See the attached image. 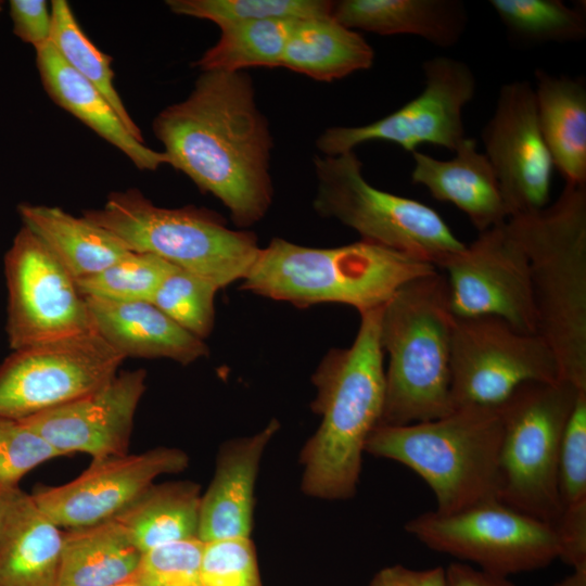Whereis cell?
Wrapping results in <instances>:
<instances>
[{
    "label": "cell",
    "instance_id": "obj_44",
    "mask_svg": "<svg viewBox=\"0 0 586 586\" xmlns=\"http://www.w3.org/2000/svg\"><path fill=\"white\" fill-rule=\"evenodd\" d=\"M573 572L552 586H586V565L572 568Z\"/></svg>",
    "mask_w": 586,
    "mask_h": 586
},
{
    "label": "cell",
    "instance_id": "obj_37",
    "mask_svg": "<svg viewBox=\"0 0 586 586\" xmlns=\"http://www.w3.org/2000/svg\"><path fill=\"white\" fill-rule=\"evenodd\" d=\"M62 456L21 420L0 417V492L18 487L29 471Z\"/></svg>",
    "mask_w": 586,
    "mask_h": 586
},
{
    "label": "cell",
    "instance_id": "obj_38",
    "mask_svg": "<svg viewBox=\"0 0 586 586\" xmlns=\"http://www.w3.org/2000/svg\"><path fill=\"white\" fill-rule=\"evenodd\" d=\"M201 579L202 586H263L251 538L204 543Z\"/></svg>",
    "mask_w": 586,
    "mask_h": 586
},
{
    "label": "cell",
    "instance_id": "obj_4",
    "mask_svg": "<svg viewBox=\"0 0 586 586\" xmlns=\"http://www.w3.org/2000/svg\"><path fill=\"white\" fill-rule=\"evenodd\" d=\"M437 270L365 240L318 249L275 238L259 250L241 288L297 307L339 303L362 314L383 307L406 283Z\"/></svg>",
    "mask_w": 586,
    "mask_h": 586
},
{
    "label": "cell",
    "instance_id": "obj_7",
    "mask_svg": "<svg viewBox=\"0 0 586 586\" xmlns=\"http://www.w3.org/2000/svg\"><path fill=\"white\" fill-rule=\"evenodd\" d=\"M84 216L129 251L157 256L219 289L243 280L260 250L252 232L228 228L214 212L160 207L135 188L111 193Z\"/></svg>",
    "mask_w": 586,
    "mask_h": 586
},
{
    "label": "cell",
    "instance_id": "obj_9",
    "mask_svg": "<svg viewBox=\"0 0 586 586\" xmlns=\"http://www.w3.org/2000/svg\"><path fill=\"white\" fill-rule=\"evenodd\" d=\"M579 392L562 380L532 381L517 387L499 407V500L553 526L563 511L558 480L560 445Z\"/></svg>",
    "mask_w": 586,
    "mask_h": 586
},
{
    "label": "cell",
    "instance_id": "obj_16",
    "mask_svg": "<svg viewBox=\"0 0 586 586\" xmlns=\"http://www.w3.org/2000/svg\"><path fill=\"white\" fill-rule=\"evenodd\" d=\"M482 140L508 219L549 205L555 166L540 131L534 88L528 81L513 80L501 86Z\"/></svg>",
    "mask_w": 586,
    "mask_h": 586
},
{
    "label": "cell",
    "instance_id": "obj_18",
    "mask_svg": "<svg viewBox=\"0 0 586 586\" xmlns=\"http://www.w3.org/2000/svg\"><path fill=\"white\" fill-rule=\"evenodd\" d=\"M145 380L144 369L124 371L87 395L21 421L63 456L84 453L100 460L126 455Z\"/></svg>",
    "mask_w": 586,
    "mask_h": 586
},
{
    "label": "cell",
    "instance_id": "obj_25",
    "mask_svg": "<svg viewBox=\"0 0 586 586\" xmlns=\"http://www.w3.org/2000/svg\"><path fill=\"white\" fill-rule=\"evenodd\" d=\"M534 88L538 124L553 166L565 183L586 184V84L537 68Z\"/></svg>",
    "mask_w": 586,
    "mask_h": 586
},
{
    "label": "cell",
    "instance_id": "obj_3",
    "mask_svg": "<svg viewBox=\"0 0 586 586\" xmlns=\"http://www.w3.org/2000/svg\"><path fill=\"white\" fill-rule=\"evenodd\" d=\"M507 222L528 259L537 334L560 380L586 391V184L565 183L555 203Z\"/></svg>",
    "mask_w": 586,
    "mask_h": 586
},
{
    "label": "cell",
    "instance_id": "obj_6",
    "mask_svg": "<svg viewBox=\"0 0 586 586\" xmlns=\"http://www.w3.org/2000/svg\"><path fill=\"white\" fill-rule=\"evenodd\" d=\"M499 407L464 406L437 419L378 425L365 451L397 461L432 489L440 513L499 500Z\"/></svg>",
    "mask_w": 586,
    "mask_h": 586
},
{
    "label": "cell",
    "instance_id": "obj_19",
    "mask_svg": "<svg viewBox=\"0 0 586 586\" xmlns=\"http://www.w3.org/2000/svg\"><path fill=\"white\" fill-rule=\"evenodd\" d=\"M279 426L278 420L272 419L256 434L222 444L213 480L201 497L202 542L250 537L259 463Z\"/></svg>",
    "mask_w": 586,
    "mask_h": 586
},
{
    "label": "cell",
    "instance_id": "obj_23",
    "mask_svg": "<svg viewBox=\"0 0 586 586\" xmlns=\"http://www.w3.org/2000/svg\"><path fill=\"white\" fill-rule=\"evenodd\" d=\"M36 64L52 101L123 152L138 169L156 170L168 165L166 154L136 139L105 97L67 65L50 42L36 50Z\"/></svg>",
    "mask_w": 586,
    "mask_h": 586
},
{
    "label": "cell",
    "instance_id": "obj_45",
    "mask_svg": "<svg viewBox=\"0 0 586 586\" xmlns=\"http://www.w3.org/2000/svg\"><path fill=\"white\" fill-rule=\"evenodd\" d=\"M117 586H137L133 582H127V583H124V584H120V585H117Z\"/></svg>",
    "mask_w": 586,
    "mask_h": 586
},
{
    "label": "cell",
    "instance_id": "obj_31",
    "mask_svg": "<svg viewBox=\"0 0 586 586\" xmlns=\"http://www.w3.org/2000/svg\"><path fill=\"white\" fill-rule=\"evenodd\" d=\"M51 12L50 43L67 65L105 97L130 133L144 142L140 128L114 87L112 58L102 52L86 35L66 0H52Z\"/></svg>",
    "mask_w": 586,
    "mask_h": 586
},
{
    "label": "cell",
    "instance_id": "obj_28",
    "mask_svg": "<svg viewBox=\"0 0 586 586\" xmlns=\"http://www.w3.org/2000/svg\"><path fill=\"white\" fill-rule=\"evenodd\" d=\"M373 61V48L361 34L330 15L296 21L281 67L329 82L368 69Z\"/></svg>",
    "mask_w": 586,
    "mask_h": 586
},
{
    "label": "cell",
    "instance_id": "obj_35",
    "mask_svg": "<svg viewBox=\"0 0 586 586\" xmlns=\"http://www.w3.org/2000/svg\"><path fill=\"white\" fill-rule=\"evenodd\" d=\"M218 290L208 279L175 266L158 285L151 303L183 329L204 340L214 327Z\"/></svg>",
    "mask_w": 586,
    "mask_h": 586
},
{
    "label": "cell",
    "instance_id": "obj_20",
    "mask_svg": "<svg viewBox=\"0 0 586 586\" xmlns=\"http://www.w3.org/2000/svg\"><path fill=\"white\" fill-rule=\"evenodd\" d=\"M63 532L18 487L0 492V586H59Z\"/></svg>",
    "mask_w": 586,
    "mask_h": 586
},
{
    "label": "cell",
    "instance_id": "obj_2",
    "mask_svg": "<svg viewBox=\"0 0 586 586\" xmlns=\"http://www.w3.org/2000/svg\"><path fill=\"white\" fill-rule=\"evenodd\" d=\"M382 308L360 314L352 345L329 351L311 377V409L321 422L301 451L302 491L308 496L334 500L356 493L365 446L384 406Z\"/></svg>",
    "mask_w": 586,
    "mask_h": 586
},
{
    "label": "cell",
    "instance_id": "obj_21",
    "mask_svg": "<svg viewBox=\"0 0 586 586\" xmlns=\"http://www.w3.org/2000/svg\"><path fill=\"white\" fill-rule=\"evenodd\" d=\"M86 301L93 331L125 358H169L189 365L208 354L204 340L151 302Z\"/></svg>",
    "mask_w": 586,
    "mask_h": 586
},
{
    "label": "cell",
    "instance_id": "obj_1",
    "mask_svg": "<svg viewBox=\"0 0 586 586\" xmlns=\"http://www.w3.org/2000/svg\"><path fill=\"white\" fill-rule=\"evenodd\" d=\"M152 128L168 165L217 198L235 226L247 228L267 214L273 143L245 72H202L190 94L163 109Z\"/></svg>",
    "mask_w": 586,
    "mask_h": 586
},
{
    "label": "cell",
    "instance_id": "obj_27",
    "mask_svg": "<svg viewBox=\"0 0 586 586\" xmlns=\"http://www.w3.org/2000/svg\"><path fill=\"white\" fill-rule=\"evenodd\" d=\"M141 556L115 519L66 530L59 586H117L130 582Z\"/></svg>",
    "mask_w": 586,
    "mask_h": 586
},
{
    "label": "cell",
    "instance_id": "obj_15",
    "mask_svg": "<svg viewBox=\"0 0 586 586\" xmlns=\"http://www.w3.org/2000/svg\"><path fill=\"white\" fill-rule=\"evenodd\" d=\"M441 269L455 317L495 316L537 333L528 259L507 221L480 232Z\"/></svg>",
    "mask_w": 586,
    "mask_h": 586
},
{
    "label": "cell",
    "instance_id": "obj_13",
    "mask_svg": "<svg viewBox=\"0 0 586 586\" xmlns=\"http://www.w3.org/2000/svg\"><path fill=\"white\" fill-rule=\"evenodd\" d=\"M424 87L393 113L366 125L327 128L316 145L326 156L352 152L369 141H387L412 153L421 144L455 151L467 137L463 109L473 99L476 80L463 61L438 55L422 64Z\"/></svg>",
    "mask_w": 586,
    "mask_h": 586
},
{
    "label": "cell",
    "instance_id": "obj_43",
    "mask_svg": "<svg viewBox=\"0 0 586 586\" xmlns=\"http://www.w3.org/2000/svg\"><path fill=\"white\" fill-rule=\"evenodd\" d=\"M445 570L448 586H515L507 577L484 572L467 563L454 562Z\"/></svg>",
    "mask_w": 586,
    "mask_h": 586
},
{
    "label": "cell",
    "instance_id": "obj_14",
    "mask_svg": "<svg viewBox=\"0 0 586 586\" xmlns=\"http://www.w3.org/2000/svg\"><path fill=\"white\" fill-rule=\"evenodd\" d=\"M4 273L13 351L93 331L75 279L25 226L4 256Z\"/></svg>",
    "mask_w": 586,
    "mask_h": 586
},
{
    "label": "cell",
    "instance_id": "obj_46",
    "mask_svg": "<svg viewBox=\"0 0 586 586\" xmlns=\"http://www.w3.org/2000/svg\"><path fill=\"white\" fill-rule=\"evenodd\" d=\"M2 8H3V1L0 0V13L2 11Z\"/></svg>",
    "mask_w": 586,
    "mask_h": 586
},
{
    "label": "cell",
    "instance_id": "obj_29",
    "mask_svg": "<svg viewBox=\"0 0 586 586\" xmlns=\"http://www.w3.org/2000/svg\"><path fill=\"white\" fill-rule=\"evenodd\" d=\"M201 497L200 485L190 481L153 483L115 520L143 553L199 538Z\"/></svg>",
    "mask_w": 586,
    "mask_h": 586
},
{
    "label": "cell",
    "instance_id": "obj_24",
    "mask_svg": "<svg viewBox=\"0 0 586 586\" xmlns=\"http://www.w3.org/2000/svg\"><path fill=\"white\" fill-rule=\"evenodd\" d=\"M331 15L356 31L412 35L440 48L457 44L468 24L459 0H341Z\"/></svg>",
    "mask_w": 586,
    "mask_h": 586
},
{
    "label": "cell",
    "instance_id": "obj_42",
    "mask_svg": "<svg viewBox=\"0 0 586 586\" xmlns=\"http://www.w3.org/2000/svg\"><path fill=\"white\" fill-rule=\"evenodd\" d=\"M370 586H448L446 570L437 566L428 570H412L396 564L380 570Z\"/></svg>",
    "mask_w": 586,
    "mask_h": 586
},
{
    "label": "cell",
    "instance_id": "obj_34",
    "mask_svg": "<svg viewBox=\"0 0 586 586\" xmlns=\"http://www.w3.org/2000/svg\"><path fill=\"white\" fill-rule=\"evenodd\" d=\"M175 266L152 254L130 252L104 269L75 280L85 297L115 302H151Z\"/></svg>",
    "mask_w": 586,
    "mask_h": 586
},
{
    "label": "cell",
    "instance_id": "obj_10",
    "mask_svg": "<svg viewBox=\"0 0 586 586\" xmlns=\"http://www.w3.org/2000/svg\"><path fill=\"white\" fill-rule=\"evenodd\" d=\"M405 530L432 550L507 577L550 564L559 556L553 525L500 500L453 512H423Z\"/></svg>",
    "mask_w": 586,
    "mask_h": 586
},
{
    "label": "cell",
    "instance_id": "obj_17",
    "mask_svg": "<svg viewBox=\"0 0 586 586\" xmlns=\"http://www.w3.org/2000/svg\"><path fill=\"white\" fill-rule=\"evenodd\" d=\"M188 463L183 450L169 447L92 460L72 481L38 487L31 496L60 528L93 525L115 519L157 476L181 472Z\"/></svg>",
    "mask_w": 586,
    "mask_h": 586
},
{
    "label": "cell",
    "instance_id": "obj_8",
    "mask_svg": "<svg viewBox=\"0 0 586 586\" xmlns=\"http://www.w3.org/2000/svg\"><path fill=\"white\" fill-rule=\"evenodd\" d=\"M314 207L352 228L360 240L411 255L436 268L466 244L432 207L370 184L355 151L314 160Z\"/></svg>",
    "mask_w": 586,
    "mask_h": 586
},
{
    "label": "cell",
    "instance_id": "obj_39",
    "mask_svg": "<svg viewBox=\"0 0 586 586\" xmlns=\"http://www.w3.org/2000/svg\"><path fill=\"white\" fill-rule=\"evenodd\" d=\"M558 480L563 508L586 499V391L578 393L563 431Z\"/></svg>",
    "mask_w": 586,
    "mask_h": 586
},
{
    "label": "cell",
    "instance_id": "obj_33",
    "mask_svg": "<svg viewBox=\"0 0 586 586\" xmlns=\"http://www.w3.org/2000/svg\"><path fill=\"white\" fill-rule=\"evenodd\" d=\"M170 11L211 21L219 28L257 21L307 20L330 16L327 0H168Z\"/></svg>",
    "mask_w": 586,
    "mask_h": 586
},
{
    "label": "cell",
    "instance_id": "obj_12",
    "mask_svg": "<svg viewBox=\"0 0 586 586\" xmlns=\"http://www.w3.org/2000/svg\"><path fill=\"white\" fill-rule=\"evenodd\" d=\"M124 359L94 331L13 351L0 366V417L23 420L87 395Z\"/></svg>",
    "mask_w": 586,
    "mask_h": 586
},
{
    "label": "cell",
    "instance_id": "obj_22",
    "mask_svg": "<svg viewBox=\"0 0 586 586\" xmlns=\"http://www.w3.org/2000/svg\"><path fill=\"white\" fill-rule=\"evenodd\" d=\"M449 160L412 152L411 180L431 195L449 202L467 215L480 232L500 226L508 213L495 171L473 138L466 137Z\"/></svg>",
    "mask_w": 586,
    "mask_h": 586
},
{
    "label": "cell",
    "instance_id": "obj_36",
    "mask_svg": "<svg viewBox=\"0 0 586 586\" xmlns=\"http://www.w3.org/2000/svg\"><path fill=\"white\" fill-rule=\"evenodd\" d=\"M203 548L200 538L152 548L142 553L131 582L137 586H202Z\"/></svg>",
    "mask_w": 586,
    "mask_h": 586
},
{
    "label": "cell",
    "instance_id": "obj_40",
    "mask_svg": "<svg viewBox=\"0 0 586 586\" xmlns=\"http://www.w3.org/2000/svg\"><path fill=\"white\" fill-rule=\"evenodd\" d=\"M13 33L35 50L48 44L52 31L51 4L46 0H10Z\"/></svg>",
    "mask_w": 586,
    "mask_h": 586
},
{
    "label": "cell",
    "instance_id": "obj_41",
    "mask_svg": "<svg viewBox=\"0 0 586 586\" xmlns=\"http://www.w3.org/2000/svg\"><path fill=\"white\" fill-rule=\"evenodd\" d=\"M555 528L558 558L571 568L586 565V499L564 507Z\"/></svg>",
    "mask_w": 586,
    "mask_h": 586
},
{
    "label": "cell",
    "instance_id": "obj_11",
    "mask_svg": "<svg viewBox=\"0 0 586 586\" xmlns=\"http://www.w3.org/2000/svg\"><path fill=\"white\" fill-rule=\"evenodd\" d=\"M560 380L556 358L537 333L495 316L455 317L450 396L455 408L500 407L521 384Z\"/></svg>",
    "mask_w": 586,
    "mask_h": 586
},
{
    "label": "cell",
    "instance_id": "obj_26",
    "mask_svg": "<svg viewBox=\"0 0 586 586\" xmlns=\"http://www.w3.org/2000/svg\"><path fill=\"white\" fill-rule=\"evenodd\" d=\"M23 226L35 233L77 280L118 262L129 251L114 234L58 206L21 203Z\"/></svg>",
    "mask_w": 586,
    "mask_h": 586
},
{
    "label": "cell",
    "instance_id": "obj_30",
    "mask_svg": "<svg viewBox=\"0 0 586 586\" xmlns=\"http://www.w3.org/2000/svg\"><path fill=\"white\" fill-rule=\"evenodd\" d=\"M296 21L269 20L219 28L217 42L196 61L201 72H244L249 67H280Z\"/></svg>",
    "mask_w": 586,
    "mask_h": 586
},
{
    "label": "cell",
    "instance_id": "obj_5",
    "mask_svg": "<svg viewBox=\"0 0 586 586\" xmlns=\"http://www.w3.org/2000/svg\"><path fill=\"white\" fill-rule=\"evenodd\" d=\"M454 318L446 277L438 270L406 283L383 306L380 339L388 362L379 425L429 421L454 410Z\"/></svg>",
    "mask_w": 586,
    "mask_h": 586
},
{
    "label": "cell",
    "instance_id": "obj_32",
    "mask_svg": "<svg viewBox=\"0 0 586 586\" xmlns=\"http://www.w3.org/2000/svg\"><path fill=\"white\" fill-rule=\"evenodd\" d=\"M510 40L520 46L582 41L586 36L585 5L561 0H489Z\"/></svg>",
    "mask_w": 586,
    "mask_h": 586
}]
</instances>
